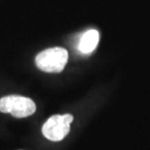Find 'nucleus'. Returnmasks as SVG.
Returning <instances> with one entry per match:
<instances>
[{
  "instance_id": "20e7f679",
  "label": "nucleus",
  "mask_w": 150,
  "mask_h": 150,
  "mask_svg": "<svg viewBox=\"0 0 150 150\" xmlns=\"http://www.w3.org/2000/svg\"><path fill=\"white\" fill-rule=\"evenodd\" d=\"M98 41H100L98 31L96 29H90L81 36L78 49L82 54H90L97 48Z\"/></svg>"
},
{
  "instance_id": "f03ea898",
  "label": "nucleus",
  "mask_w": 150,
  "mask_h": 150,
  "mask_svg": "<svg viewBox=\"0 0 150 150\" xmlns=\"http://www.w3.org/2000/svg\"><path fill=\"white\" fill-rule=\"evenodd\" d=\"M36 106L33 100L21 96H8L0 100V112L10 113L17 118L32 115Z\"/></svg>"
},
{
  "instance_id": "7ed1b4c3",
  "label": "nucleus",
  "mask_w": 150,
  "mask_h": 150,
  "mask_svg": "<svg viewBox=\"0 0 150 150\" xmlns=\"http://www.w3.org/2000/svg\"><path fill=\"white\" fill-rule=\"evenodd\" d=\"M73 116L70 114L54 115L47 120L42 127V133L46 139L52 142H59L64 139L70 131V124Z\"/></svg>"
},
{
  "instance_id": "f257e3e1",
  "label": "nucleus",
  "mask_w": 150,
  "mask_h": 150,
  "mask_svg": "<svg viewBox=\"0 0 150 150\" xmlns=\"http://www.w3.org/2000/svg\"><path fill=\"white\" fill-rule=\"evenodd\" d=\"M67 61V51L61 47L46 49L39 53L35 58L36 67L42 71L49 73H59L62 71Z\"/></svg>"
}]
</instances>
